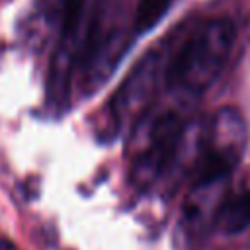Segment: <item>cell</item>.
<instances>
[{"label":"cell","instance_id":"1","mask_svg":"<svg viewBox=\"0 0 250 250\" xmlns=\"http://www.w3.org/2000/svg\"><path fill=\"white\" fill-rule=\"evenodd\" d=\"M234 41L236 27L230 18H209L193 27L164 64L168 88L186 98L203 96L225 70Z\"/></svg>","mask_w":250,"mask_h":250},{"label":"cell","instance_id":"4","mask_svg":"<svg viewBox=\"0 0 250 250\" xmlns=\"http://www.w3.org/2000/svg\"><path fill=\"white\" fill-rule=\"evenodd\" d=\"M141 129L143 133L135 135L133 141L129 180L139 189H146L154 186L178 158L188 127L178 113L162 111L150 121L141 123Z\"/></svg>","mask_w":250,"mask_h":250},{"label":"cell","instance_id":"7","mask_svg":"<svg viewBox=\"0 0 250 250\" xmlns=\"http://www.w3.org/2000/svg\"><path fill=\"white\" fill-rule=\"evenodd\" d=\"M215 227L223 234H238L250 227V189L223 199L215 213Z\"/></svg>","mask_w":250,"mask_h":250},{"label":"cell","instance_id":"8","mask_svg":"<svg viewBox=\"0 0 250 250\" xmlns=\"http://www.w3.org/2000/svg\"><path fill=\"white\" fill-rule=\"evenodd\" d=\"M172 0H139L133 12V31L135 35H145L154 29L160 20L168 14Z\"/></svg>","mask_w":250,"mask_h":250},{"label":"cell","instance_id":"10","mask_svg":"<svg viewBox=\"0 0 250 250\" xmlns=\"http://www.w3.org/2000/svg\"><path fill=\"white\" fill-rule=\"evenodd\" d=\"M0 2H2V0H0Z\"/></svg>","mask_w":250,"mask_h":250},{"label":"cell","instance_id":"3","mask_svg":"<svg viewBox=\"0 0 250 250\" xmlns=\"http://www.w3.org/2000/svg\"><path fill=\"white\" fill-rule=\"evenodd\" d=\"M246 141V123L238 109L221 107L215 111L201 137L197 160L193 162V188H207L230 176L244 154Z\"/></svg>","mask_w":250,"mask_h":250},{"label":"cell","instance_id":"5","mask_svg":"<svg viewBox=\"0 0 250 250\" xmlns=\"http://www.w3.org/2000/svg\"><path fill=\"white\" fill-rule=\"evenodd\" d=\"M164 55L158 49H150L135 62L119 88L107 100L104 133L107 139L119 135L125 125H137L156 96L158 82L164 74Z\"/></svg>","mask_w":250,"mask_h":250},{"label":"cell","instance_id":"6","mask_svg":"<svg viewBox=\"0 0 250 250\" xmlns=\"http://www.w3.org/2000/svg\"><path fill=\"white\" fill-rule=\"evenodd\" d=\"M86 14V0H68L57 25L59 33L47 74V105L53 113H62L70 104L72 80L78 66Z\"/></svg>","mask_w":250,"mask_h":250},{"label":"cell","instance_id":"2","mask_svg":"<svg viewBox=\"0 0 250 250\" xmlns=\"http://www.w3.org/2000/svg\"><path fill=\"white\" fill-rule=\"evenodd\" d=\"M135 37L133 14L125 0L92 2L76 66L82 94L98 92L113 76Z\"/></svg>","mask_w":250,"mask_h":250},{"label":"cell","instance_id":"9","mask_svg":"<svg viewBox=\"0 0 250 250\" xmlns=\"http://www.w3.org/2000/svg\"><path fill=\"white\" fill-rule=\"evenodd\" d=\"M0 250H18V246L10 240H0Z\"/></svg>","mask_w":250,"mask_h":250}]
</instances>
